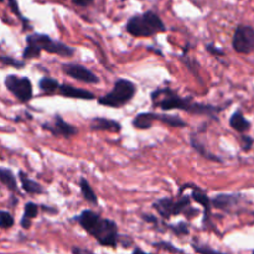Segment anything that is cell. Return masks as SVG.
<instances>
[{"label":"cell","mask_w":254,"mask_h":254,"mask_svg":"<svg viewBox=\"0 0 254 254\" xmlns=\"http://www.w3.org/2000/svg\"><path fill=\"white\" fill-rule=\"evenodd\" d=\"M241 143H242L243 150H250L253 144V140L250 136H241Z\"/></svg>","instance_id":"cell-30"},{"label":"cell","mask_w":254,"mask_h":254,"mask_svg":"<svg viewBox=\"0 0 254 254\" xmlns=\"http://www.w3.org/2000/svg\"><path fill=\"white\" fill-rule=\"evenodd\" d=\"M193 250L196 251L197 253L200 254H227V253H223L220 252V251H216L213 248L208 247V246L205 245H198V243H193Z\"/></svg>","instance_id":"cell-28"},{"label":"cell","mask_w":254,"mask_h":254,"mask_svg":"<svg viewBox=\"0 0 254 254\" xmlns=\"http://www.w3.org/2000/svg\"><path fill=\"white\" fill-rule=\"evenodd\" d=\"M92 130L97 131H109V133H119L122 130L121 123L114 119L103 118V117H94L91 119L89 124Z\"/></svg>","instance_id":"cell-12"},{"label":"cell","mask_w":254,"mask_h":254,"mask_svg":"<svg viewBox=\"0 0 254 254\" xmlns=\"http://www.w3.org/2000/svg\"><path fill=\"white\" fill-rule=\"evenodd\" d=\"M179 195L180 196L176 200L170 197H164L159 198L158 201L154 202L153 207L164 220H169L173 216L181 215V213L186 215V217L189 218H192L193 216L198 215V211L191 207L190 196L183 195V193H179Z\"/></svg>","instance_id":"cell-4"},{"label":"cell","mask_w":254,"mask_h":254,"mask_svg":"<svg viewBox=\"0 0 254 254\" xmlns=\"http://www.w3.org/2000/svg\"><path fill=\"white\" fill-rule=\"evenodd\" d=\"M126 30L131 36L150 37L159 32L166 31V26L158 14L154 11H146L130 17Z\"/></svg>","instance_id":"cell-3"},{"label":"cell","mask_w":254,"mask_h":254,"mask_svg":"<svg viewBox=\"0 0 254 254\" xmlns=\"http://www.w3.org/2000/svg\"><path fill=\"white\" fill-rule=\"evenodd\" d=\"M141 218H143V220L145 221V222L151 223V225H154V226H159V221H158V218L155 217V216L145 215V213H144V215L141 216Z\"/></svg>","instance_id":"cell-32"},{"label":"cell","mask_w":254,"mask_h":254,"mask_svg":"<svg viewBox=\"0 0 254 254\" xmlns=\"http://www.w3.org/2000/svg\"><path fill=\"white\" fill-rule=\"evenodd\" d=\"M185 188L191 189V195L190 197H192L193 201L201 205L203 207V223L205 225H208L211 218V198L208 197L207 193L200 188V186L195 185V184H185Z\"/></svg>","instance_id":"cell-11"},{"label":"cell","mask_w":254,"mask_h":254,"mask_svg":"<svg viewBox=\"0 0 254 254\" xmlns=\"http://www.w3.org/2000/svg\"><path fill=\"white\" fill-rule=\"evenodd\" d=\"M19 179L20 183H21V188L29 195H40V193L44 192L42 186L37 181H34L32 179H30L29 175L26 173H24L22 170L19 171Z\"/></svg>","instance_id":"cell-14"},{"label":"cell","mask_w":254,"mask_h":254,"mask_svg":"<svg viewBox=\"0 0 254 254\" xmlns=\"http://www.w3.org/2000/svg\"><path fill=\"white\" fill-rule=\"evenodd\" d=\"M230 126L238 133H246L250 129L251 123L245 118L241 111H236L230 118Z\"/></svg>","instance_id":"cell-17"},{"label":"cell","mask_w":254,"mask_h":254,"mask_svg":"<svg viewBox=\"0 0 254 254\" xmlns=\"http://www.w3.org/2000/svg\"><path fill=\"white\" fill-rule=\"evenodd\" d=\"M154 247L159 248V250H164L166 252H170V253H179V254H183L184 251L180 250V248L175 247L173 243L170 242H166V241H160V242H155L153 243Z\"/></svg>","instance_id":"cell-24"},{"label":"cell","mask_w":254,"mask_h":254,"mask_svg":"<svg viewBox=\"0 0 254 254\" xmlns=\"http://www.w3.org/2000/svg\"><path fill=\"white\" fill-rule=\"evenodd\" d=\"M15 223L14 217L11 216V213H9L7 211H0V228H6L12 227Z\"/></svg>","instance_id":"cell-25"},{"label":"cell","mask_w":254,"mask_h":254,"mask_svg":"<svg viewBox=\"0 0 254 254\" xmlns=\"http://www.w3.org/2000/svg\"><path fill=\"white\" fill-rule=\"evenodd\" d=\"M136 93V86L128 79L119 78L114 82L111 92L102 96L98 103L111 108H121L134 98Z\"/></svg>","instance_id":"cell-5"},{"label":"cell","mask_w":254,"mask_h":254,"mask_svg":"<svg viewBox=\"0 0 254 254\" xmlns=\"http://www.w3.org/2000/svg\"><path fill=\"white\" fill-rule=\"evenodd\" d=\"M79 188H81V192L87 202H89L91 205H97V203H98L97 195L94 193L93 189H92L91 184L88 183V180H87V179L82 178L81 180H79Z\"/></svg>","instance_id":"cell-20"},{"label":"cell","mask_w":254,"mask_h":254,"mask_svg":"<svg viewBox=\"0 0 254 254\" xmlns=\"http://www.w3.org/2000/svg\"><path fill=\"white\" fill-rule=\"evenodd\" d=\"M252 254H254V251H253V253H252Z\"/></svg>","instance_id":"cell-37"},{"label":"cell","mask_w":254,"mask_h":254,"mask_svg":"<svg viewBox=\"0 0 254 254\" xmlns=\"http://www.w3.org/2000/svg\"><path fill=\"white\" fill-rule=\"evenodd\" d=\"M0 181H1V184H4L10 191H14V192L17 191L16 178H15L14 173H12L11 170H9V169L0 168Z\"/></svg>","instance_id":"cell-21"},{"label":"cell","mask_w":254,"mask_h":254,"mask_svg":"<svg viewBox=\"0 0 254 254\" xmlns=\"http://www.w3.org/2000/svg\"><path fill=\"white\" fill-rule=\"evenodd\" d=\"M59 94L67 97V98H74V99H83V101H93L96 98L92 92L87 91V89L76 88L69 84H60L59 87Z\"/></svg>","instance_id":"cell-13"},{"label":"cell","mask_w":254,"mask_h":254,"mask_svg":"<svg viewBox=\"0 0 254 254\" xmlns=\"http://www.w3.org/2000/svg\"><path fill=\"white\" fill-rule=\"evenodd\" d=\"M72 1H73V4L78 5V6H87V5L93 2V0H72Z\"/></svg>","instance_id":"cell-34"},{"label":"cell","mask_w":254,"mask_h":254,"mask_svg":"<svg viewBox=\"0 0 254 254\" xmlns=\"http://www.w3.org/2000/svg\"><path fill=\"white\" fill-rule=\"evenodd\" d=\"M150 98L154 108H160L163 111L178 109V111H183L190 114L208 116L213 119L217 118V113L222 111L221 107L198 103V102L193 101L192 97H181L178 92L169 87L156 88L155 91H153Z\"/></svg>","instance_id":"cell-1"},{"label":"cell","mask_w":254,"mask_h":254,"mask_svg":"<svg viewBox=\"0 0 254 254\" xmlns=\"http://www.w3.org/2000/svg\"><path fill=\"white\" fill-rule=\"evenodd\" d=\"M60 83L51 77H42L39 81V88L46 94H54L59 91Z\"/></svg>","instance_id":"cell-23"},{"label":"cell","mask_w":254,"mask_h":254,"mask_svg":"<svg viewBox=\"0 0 254 254\" xmlns=\"http://www.w3.org/2000/svg\"><path fill=\"white\" fill-rule=\"evenodd\" d=\"M155 122V113L154 112H143L136 114L133 118V127L139 130H148L153 127Z\"/></svg>","instance_id":"cell-15"},{"label":"cell","mask_w":254,"mask_h":254,"mask_svg":"<svg viewBox=\"0 0 254 254\" xmlns=\"http://www.w3.org/2000/svg\"><path fill=\"white\" fill-rule=\"evenodd\" d=\"M131 254H153V253L144 252V251L141 250V248H139V247H135V250L133 251V253H131Z\"/></svg>","instance_id":"cell-35"},{"label":"cell","mask_w":254,"mask_h":254,"mask_svg":"<svg viewBox=\"0 0 254 254\" xmlns=\"http://www.w3.org/2000/svg\"><path fill=\"white\" fill-rule=\"evenodd\" d=\"M0 62H1L2 64H6V66L15 67V68H24L25 67L24 61H20V60L14 59V57L0 56Z\"/></svg>","instance_id":"cell-27"},{"label":"cell","mask_w":254,"mask_h":254,"mask_svg":"<svg viewBox=\"0 0 254 254\" xmlns=\"http://www.w3.org/2000/svg\"><path fill=\"white\" fill-rule=\"evenodd\" d=\"M165 227H168L169 230L173 231L176 236H186L189 235V232H190L189 226L186 225L185 222H180L178 223V225H168L165 226Z\"/></svg>","instance_id":"cell-26"},{"label":"cell","mask_w":254,"mask_h":254,"mask_svg":"<svg viewBox=\"0 0 254 254\" xmlns=\"http://www.w3.org/2000/svg\"><path fill=\"white\" fill-rule=\"evenodd\" d=\"M62 71L64 74H67L71 78L77 79L79 82L88 84H97L99 83V78L87 67L82 66L78 64H62Z\"/></svg>","instance_id":"cell-9"},{"label":"cell","mask_w":254,"mask_h":254,"mask_svg":"<svg viewBox=\"0 0 254 254\" xmlns=\"http://www.w3.org/2000/svg\"><path fill=\"white\" fill-rule=\"evenodd\" d=\"M42 128L45 130L50 131L54 136H64V138H71V136L76 135L78 133L76 127H73L72 124L67 123L66 121H64L61 116L56 114L54 117V121L51 123H44L42 124Z\"/></svg>","instance_id":"cell-10"},{"label":"cell","mask_w":254,"mask_h":254,"mask_svg":"<svg viewBox=\"0 0 254 254\" xmlns=\"http://www.w3.org/2000/svg\"><path fill=\"white\" fill-rule=\"evenodd\" d=\"M155 121L161 122V123L166 124L169 127H173V128H184V127H186L185 121H183L180 117L171 116V114L155 113Z\"/></svg>","instance_id":"cell-19"},{"label":"cell","mask_w":254,"mask_h":254,"mask_svg":"<svg viewBox=\"0 0 254 254\" xmlns=\"http://www.w3.org/2000/svg\"><path fill=\"white\" fill-rule=\"evenodd\" d=\"M76 221L88 235L104 247H117L119 240L118 226L114 221L101 217L91 210H84L76 217Z\"/></svg>","instance_id":"cell-2"},{"label":"cell","mask_w":254,"mask_h":254,"mask_svg":"<svg viewBox=\"0 0 254 254\" xmlns=\"http://www.w3.org/2000/svg\"><path fill=\"white\" fill-rule=\"evenodd\" d=\"M9 4H10V7H11L12 11L15 12V15H17V16H19L22 21H25V19L22 17L21 12H20V10H19V5H17L16 0H9Z\"/></svg>","instance_id":"cell-31"},{"label":"cell","mask_w":254,"mask_h":254,"mask_svg":"<svg viewBox=\"0 0 254 254\" xmlns=\"http://www.w3.org/2000/svg\"><path fill=\"white\" fill-rule=\"evenodd\" d=\"M5 87L7 91L12 94L16 99L22 103H27L31 101L34 96L32 91V83L27 77H19L15 74H9L5 78Z\"/></svg>","instance_id":"cell-7"},{"label":"cell","mask_w":254,"mask_h":254,"mask_svg":"<svg viewBox=\"0 0 254 254\" xmlns=\"http://www.w3.org/2000/svg\"><path fill=\"white\" fill-rule=\"evenodd\" d=\"M39 213V206L34 202H27L25 205L24 208V215H22L21 221H20V225L24 230H27V228L31 227V221L34 220L35 217Z\"/></svg>","instance_id":"cell-18"},{"label":"cell","mask_w":254,"mask_h":254,"mask_svg":"<svg viewBox=\"0 0 254 254\" xmlns=\"http://www.w3.org/2000/svg\"><path fill=\"white\" fill-rule=\"evenodd\" d=\"M26 45L36 47L40 52L46 51L49 54L59 55L62 57H72L74 55L73 47L64 44V42L55 41L51 37L44 34H32L26 37Z\"/></svg>","instance_id":"cell-6"},{"label":"cell","mask_w":254,"mask_h":254,"mask_svg":"<svg viewBox=\"0 0 254 254\" xmlns=\"http://www.w3.org/2000/svg\"><path fill=\"white\" fill-rule=\"evenodd\" d=\"M232 47L240 54H251L254 51V29L247 25H240L232 39Z\"/></svg>","instance_id":"cell-8"},{"label":"cell","mask_w":254,"mask_h":254,"mask_svg":"<svg viewBox=\"0 0 254 254\" xmlns=\"http://www.w3.org/2000/svg\"><path fill=\"white\" fill-rule=\"evenodd\" d=\"M72 253L73 254H94L92 251L86 250V248H82V247H73L72 248Z\"/></svg>","instance_id":"cell-33"},{"label":"cell","mask_w":254,"mask_h":254,"mask_svg":"<svg viewBox=\"0 0 254 254\" xmlns=\"http://www.w3.org/2000/svg\"><path fill=\"white\" fill-rule=\"evenodd\" d=\"M240 197L236 195H217L211 200V205L218 210H230L235 205H237Z\"/></svg>","instance_id":"cell-16"},{"label":"cell","mask_w":254,"mask_h":254,"mask_svg":"<svg viewBox=\"0 0 254 254\" xmlns=\"http://www.w3.org/2000/svg\"><path fill=\"white\" fill-rule=\"evenodd\" d=\"M206 50H207L211 55H213V56H223V55H225V51H223L222 49L215 46L213 44L206 45Z\"/></svg>","instance_id":"cell-29"},{"label":"cell","mask_w":254,"mask_h":254,"mask_svg":"<svg viewBox=\"0 0 254 254\" xmlns=\"http://www.w3.org/2000/svg\"><path fill=\"white\" fill-rule=\"evenodd\" d=\"M191 145H192V148L195 149V150L197 151L200 155H202L203 158L208 159V160H212V161H221L217 156H215L213 154L208 153L207 149L205 148V145H203V144H201V141L198 140V136L195 135V134H192V135H191Z\"/></svg>","instance_id":"cell-22"},{"label":"cell","mask_w":254,"mask_h":254,"mask_svg":"<svg viewBox=\"0 0 254 254\" xmlns=\"http://www.w3.org/2000/svg\"><path fill=\"white\" fill-rule=\"evenodd\" d=\"M2 1H4V0H0V2H2Z\"/></svg>","instance_id":"cell-36"}]
</instances>
